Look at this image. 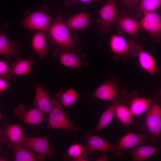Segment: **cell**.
<instances>
[{
    "label": "cell",
    "instance_id": "28",
    "mask_svg": "<svg viewBox=\"0 0 161 161\" xmlns=\"http://www.w3.org/2000/svg\"><path fill=\"white\" fill-rule=\"evenodd\" d=\"M115 115L119 122L128 128L134 120V117L129 107L125 105L119 104L116 109Z\"/></svg>",
    "mask_w": 161,
    "mask_h": 161
},
{
    "label": "cell",
    "instance_id": "16",
    "mask_svg": "<svg viewBox=\"0 0 161 161\" xmlns=\"http://www.w3.org/2000/svg\"><path fill=\"white\" fill-rule=\"evenodd\" d=\"M21 45L17 42L10 43L7 38L4 31L0 33V54L5 57V61L8 63L11 62V58L15 60L19 58V52Z\"/></svg>",
    "mask_w": 161,
    "mask_h": 161
},
{
    "label": "cell",
    "instance_id": "21",
    "mask_svg": "<svg viewBox=\"0 0 161 161\" xmlns=\"http://www.w3.org/2000/svg\"><path fill=\"white\" fill-rule=\"evenodd\" d=\"M137 57L141 67L152 75H154L160 68L156 66L154 57L149 53L144 51L141 48L138 52Z\"/></svg>",
    "mask_w": 161,
    "mask_h": 161
},
{
    "label": "cell",
    "instance_id": "38",
    "mask_svg": "<svg viewBox=\"0 0 161 161\" xmlns=\"http://www.w3.org/2000/svg\"></svg>",
    "mask_w": 161,
    "mask_h": 161
},
{
    "label": "cell",
    "instance_id": "20",
    "mask_svg": "<svg viewBox=\"0 0 161 161\" xmlns=\"http://www.w3.org/2000/svg\"><path fill=\"white\" fill-rule=\"evenodd\" d=\"M46 32L39 31L36 32L32 38L31 42L32 49L42 60L46 58L49 52L46 47V40L48 39Z\"/></svg>",
    "mask_w": 161,
    "mask_h": 161
},
{
    "label": "cell",
    "instance_id": "14",
    "mask_svg": "<svg viewBox=\"0 0 161 161\" xmlns=\"http://www.w3.org/2000/svg\"><path fill=\"white\" fill-rule=\"evenodd\" d=\"M15 116L25 123L31 125H37L44 120V114L37 108L27 109L24 105L18 104L14 110Z\"/></svg>",
    "mask_w": 161,
    "mask_h": 161
},
{
    "label": "cell",
    "instance_id": "31",
    "mask_svg": "<svg viewBox=\"0 0 161 161\" xmlns=\"http://www.w3.org/2000/svg\"><path fill=\"white\" fill-rule=\"evenodd\" d=\"M4 60L0 61V78L4 79L9 83L11 80V76L13 75L11 67Z\"/></svg>",
    "mask_w": 161,
    "mask_h": 161
},
{
    "label": "cell",
    "instance_id": "7",
    "mask_svg": "<svg viewBox=\"0 0 161 161\" xmlns=\"http://www.w3.org/2000/svg\"><path fill=\"white\" fill-rule=\"evenodd\" d=\"M143 30L148 32L150 39L155 42H161V16L155 11L144 14L140 22Z\"/></svg>",
    "mask_w": 161,
    "mask_h": 161
},
{
    "label": "cell",
    "instance_id": "9",
    "mask_svg": "<svg viewBox=\"0 0 161 161\" xmlns=\"http://www.w3.org/2000/svg\"><path fill=\"white\" fill-rule=\"evenodd\" d=\"M19 144L36 154L47 157L49 159L53 158L54 157L55 151L51 149L46 137H29L24 136Z\"/></svg>",
    "mask_w": 161,
    "mask_h": 161
},
{
    "label": "cell",
    "instance_id": "3",
    "mask_svg": "<svg viewBox=\"0 0 161 161\" xmlns=\"http://www.w3.org/2000/svg\"><path fill=\"white\" fill-rule=\"evenodd\" d=\"M110 50L114 61L121 59L126 61L133 57H137V54L142 48L133 40L127 41L119 35L113 34L109 42Z\"/></svg>",
    "mask_w": 161,
    "mask_h": 161
},
{
    "label": "cell",
    "instance_id": "27",
    "mask_svg": "<svg viewBox=\"0 0 161 161\" xmlns=\"http://www.w3.org/2000/svg\"><path fill=\"white\" fill-rule=\"evenodd\" d=\"M34 59L33 58L29 57L23 59L19 58L15 60L11 65L13 75H22L29 74Z\"/></svg>",
    "mask_w": 161,
    "mask_h": 161
},
{
    "label": "cell",
    "instance_id": "24",
    "mask_svg": "<svg viewBox=\"0 0 161 161\" xmlns=\"http://www.w3.org/2000/svg\"><path fill=\"white\" fill-rule=\"evenodd\" d=\"M79 95L74 88H70L65 91L56 93L54 98L58 104L63 108L71 106L77 100Z\"/></svg>",
    "mask_w": 161,
    "mask_h": 161
},
{
    "label": "cell",
    "instance_id": "15",
    "mask_svg": "<svg viewBox=\"0 0 161 161\" xmlns=\"http://www.w3.org/2000/svg\"><path fill=\"white\" fill-rule=\"evenodd\" d=\"M34 106L43 113L49 114L55 104L54 98H51L44 89L42 83H37Z\"/></svg>",
    "mask_w": 161,
    "mask_h": 161
},
{
    "label": "cell",
    "instance_id": "2",
    "mask_svg": "<svg viewBox=\"0 0 161 161\" xmlns=\"http://www.w3.org/2000/svg\"><path fill=\"white\" fill-rule=\"evenodd\" d=\"M152 97L151 105L145 112L144 120L140 133L148 131L151 136L149 141L154 145L158 138L161 139V104L158 92L155 93Z\"/></svg>",
    "mask_w": 161,
    "mask_h": 161
},
{
    "label": "cell",
    "instance_id": "29",
    "mask_svg": "<svg viewBox=\"0 0 161 161\" xmlns=\"http://www.w3.org/2000/svg\"><path fill=\"white\" fill-rule=\"evenodd\" d=\"M161 5V0H141L140 10L144 14L155 11Z\"/></svg>",
    "mask_w": 161,
    "mask_h": 161
},
{
    "label": "cell",
    "instance_id": "6",
    "mask_svg": "<svg viewBox=\"0 0 161 161\" xmlns=\"http://www.w3.org/2000/svg\"><path fill=\"white\" fill-rule=\"evenodd\" d=\"M63 109L64 108L59 105L55 100V105L49 114L47 128L76 131L79 127L78 124L70 122L65 114Z\"/></svg>",
    "mask_w": 161,
    "mask_h": 161
},
{
    "label": "cell",
    "instance_id": "5",
    "mask_svg": "<svg viewBox=\"0 0 161 161\" xmlns=\"http://www.w3.org/2000/svg\"><path fill=\"white\" fill-rule=\"evenodd\" d=\"M115 2V0H108L97 12L99 17L96 20V26L103 34H106L110 31L113 23L120 13L116 7Z\"/></svg>",
    "mask_w": 161,
    "mask_h": 161
},
{
    "label": "cell",
    "instance_id": "4",
    "mask_svg": "<svg viewBox=\"0 0 161 161\" xmlns=\"http://www.w3.org/2000/svg\"><path fill=\"white\" fill-rule=\"evenodd\" d=\"M81 50L58 47L53 50V57L59 59L60 63L65 66L78 69L89 65L84 59L85 56L80 54Z\"/></svg>",
    "mask_w": 161,
    "mask_h": 161
},
{
    "label": "cell",
    "instance_id": "18",
    "mask_svg": "<svg viewBox=\"0 0 161 161\" xmlns=\"http://www.w3.org/2000/svg\"><path fill=\"white\" fill-rule=\"evenodd\" d=\"M90 16L88 13L82 12L71 17L65 22L70 30L76 32L92 28L89 23Z\"/></svg>",
    "mask_w": 161,
    "mask_h": 161
},
{
    "label": "cell",
    "instance_id": "13",
    "mask_svg": "<svg viewBox=\"0 0 161 161\" xmlns=\"http://www.w3.org/2000/svg\"><path fill=\"white\" fill-rule=\"evenodd\" d=\"M4 130H0V141L6 143L8 148L12 145L19 144L24 135L21 126L18 124H10L4 123Z\"/></svg>",
    "mask_w": 161,
    "mask_h": 161
},
{
    "label": "cell",
    "instance_id": "23",
    "mask_svg": "<svg viewBox=\"0 0 161 161\" xmlns=\"http://www.w3.org/2000/svg\"><path fill=\"white\" fill-rule=\"evenodd\" d=\"M120 104H125L123 99L120 97L115 101L103 113L95 130L99 132L106 127L111 122L115 114L117 106Z\"/></svg>",
    "mask_w": 161,
    "mask_h": 161
},
{
    "label": "cell",
    "instance_id": "32",
    "mask_svg": "<svg viewBox=\"0 0 161 161\" xmlns=\"http://www.w3.org/2000/svg\"><path fill=\"white\" fill-rule=\"evenodd\" d=\"M8 83L6 80L0 78V95L2 96L3 92L10 88Z\"/></svg>",
    "mask_w": 161,
    "mask_h": 161
},
{
    "label": "cell",
    "instance_id": "11",
    "mask_svg": "<svg viewBox=\"0 0 161 161\" xmlns=\"http://www.w3.org/2000/svg\"><path fill=\"white\" fill-rule=\"evenodd\" d=\"M84 137L87 143L83 145L84 154L91 155L95 150L104 152L110 151L115 154V144L112 145L103 139L100 136L92 135L90 131L85 134Z\"/></svg>",
    "mask_w": 161,
    "mask_h": 161
},
{
    "label": "cell",
    "instance_id": "26",
    "mask_svg": "<svg viewBox=\"0 0 161 161\" xmlns=\"http://www.w3.org/2000/svg\"><path fill=\"white\" fill-rule=\"evenodd\" d=\"M120 3V10L122 14L131 15L136 18L141 17L142 13L140 10L141 0H115Z\"/></svg>",
    "mask_w": 161,
    "mask_h": 161
},
{
    "label": "cell",
    "instance_id": "19",
    "mask_svg": "<svg viewBox=\"0 0 161 161\" xmlns=\"http://www.w3.org/2000/svg\"><path fill=\"white\" fill-rule=\"evenodd\" d=\"M15 161H43L45 156L35 153L32 151L19 144L11 146Z\"/></svg>",
    "mask_w": 161,
    "mask_h": 161
},
{
    "label": "cell",
    "instance_id": "8",
    "mask_svg": "<svg viewBox=\"0 0 161 161\" xmlns=\"http://www.w3.org/2000/svg\"><path fill=\"white\" fill-rule=\"evenodd\" d=\"M52 18L42 10L35 11L24 18L21 25L28 29L48 31Z\"/></svg>",
    "mask_w": 161,
    "mask_h": 161
},
{
    "label": "cell",
    "instance_id": "36",
    "mask_svg": "<svg viewBox=\"0 0 161 161\" xmlns=\"http://www.w3.org/2000/svg\"><path fill=\"white\" fill-rule=\"evenodd\" d=\"M0 161H8V159L7 157H3L0 158Z\"/></svg>",
    "mask_w": 161,
    "mask_h": 161
},
{
    "label": "cell",
    "instance_id": "17",
    "mask_svg": "<svg viewBox=\"0 0 161 161\" xmlns=\"http://www.w3.org/2000/svg\"><path fill=\"white\" fill-rule=\"evenodd\" d=\"M118 34L125 32L134 37L137 35L140 26V22L124 14H119L114 22Z\"/></svg>",
    "mask_w": 161,
    "mask_h": 161
},
{
    "label": "cell",
    "instance_id": "12",
    "mask_svg": "<svg viewBox=\"0 0 161 161\" xmlns=\"http://www.w3.org/2000/svg\"><path fill=\"white\" fill-rule=\"evenodd\" d=\"M150 138L148 135L129 131L120 139L118 143L115 144V155L119 157L123 151L141 145L146 143Z\"/></svg>",
    "mask_w": 161,
    "mask_h": 161
},
{
    "label": "cell",
    "instance_id": "1",
    "mask_svg": "<svg viewBox=\"0 0 161 161\" xmlns=\"http://www.w3.org/2000/svg\"><path fill=\"white\" fill-rule=\"evenodd\" d=\"M69 30L64 20L63 16L59 12L54 23L49 29L48 39L51 44L58 47L81 50V47L78 45V38L75 35H71Z\"/></svg>",
    "mask_w": 161,
    "mask_h": 161
},
{
    "label": "cell",
    "instance_id": "30",
    "mask_svg": "<svg viewBox=\"0 0 161 161\" xmlns=\"http://www.w3.org/2000/svg\"><path fill=\"white\" fill-rule=\"evenodd\" d=\"M84 151V146L75 143L69 147L67 151V154L69 159L73 161L82 155Z\"/></svg>",
    "mask_w": 161,
    "mask_h": 161
},
{
    "label": "cell",
    "instance_id": "34",
    "mask_svg": "<svg viewBox=\"0 0 161 161\" xmlns=\"http://www.w3.org/2000/svg\"><path fill=\"white\" fill-rule=\"evenodd\" d=\"M109 158V157L107 155L106 153H103L101 154L100 156L97 159V161H108Z\"/></svg>",
    "mask_w": 161,
    "mask_h": 161
},
{
    "label": "cell",
    "instance_id": "22",
    "mask_svg": "<svg viewBox=\"0 0 161 161\" xmlns=\"http://www.w3.org/2000/svg\"><path fill=\"white\" fill-rule=\"evenodd\" d=\"M160 149L161 147L140 145L130 149V151L133 161H143L151 157Z\"/></svg>",
    "mask_w": 161,
    "mask_h": 161
},
{
    "label": "cell",
    "instance_id": "10",
    "mask_svg": "<svg viewBox=\"0 0 161 161\" xmlns=\"http://www.w3.org/2000/svg\"><path fill=\"white\" fill-rule=\"evenodd\" d=\"M119 80L112 76L110 77L93 92L94 98L114 102L116 99L120 87Z\"/></svg>",
    "mask_w": 161,
    "mask_h": 161
},
{
    "label": "cell",
    "instance_id": "33",
    "mask_svg": "<svg viewBox=\"0 0 161 161\" xmlns=\"http://www.w3.org/2000/svg\"><path fill=\"white\" fill-rule=\"evenodd\" d=\"M77 1H79L84 3H89L96 1L102 2V0H67V4H68L71 2L75 3Z\"/></svg>",
    "mask_w": 161,
    "mask_h": 161
},
{
    "label": "cell",
    "instance_id": "25",
    "mask_svg": "<svg viewBox=\"0 0 161 161\" xmlns=\"http://www.w3.org/2000/svg\"><path fill=\"white\" fill-rule=\"evenodd\" d=\"M138 94L135 95L131 99L129 107L133 116H136L145 113L151 105L153 97L145 98L140 97Z\"/></svg>",
    "mask_w": 161,
    "mask_h": 161
},
{
    "label": "cell",
    "instance_id": "37",
    "mask_svg": "<svg viewBox=\"0 0 161 161\" xmlns=\"http://www.w3.org/2000/svg\"><path fill=\"white\" fill-rule=\"evenodd\" d=\"M159 95L160 97L161 98V89H160V90L159 92H158Z\"/></svg>",
    "mask_w": 161,
    "mask_h": 161
},
{
    "label": "cell",
    "instance_id": "35",
    "mask_svg": "<svg viewBox=\"0 0 161 161\" xmlns=\"http://www.w3.org/2000/svg\"><path fill=\"white\" fill-rule=\"evenodd\" d=\"M87 160V156L84 154H82L79 157L75 159L73 161H86Z\"/></svg>",
    "mask_w": 161,
    "mask_h": 161
}]
</instances>
